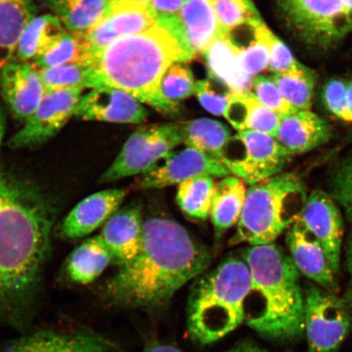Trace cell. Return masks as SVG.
<instances>
[{
	"instance_id": "cell-11",
	"label": "cell",
	"mask_w": 352,
	"mask_h": 352,
	"mask_svg": "<svg viewBox=\"0 0 352 352\" xmlns=\"http://www.w3.org/2000/svg\"><path fill=\"white\" fill-rule=\"evenodd\" d=\"M82 91H47L24 126L12 136L8 145L14 149L33 148L54 138L74 116Z\"/></svg>"
},
{
	"instance_id": "cell-37",
	"label": "cell",
	"mask_w": 352,
	"mask_h": 352,
	"mask_svg": "<svg viewBox=\"0 0 352 352\" xmlns=\"http://www.w3.org/2000/svg\"><path fill=\"white\" fill-rule=\"evenodd\" d=\"M222 34L261 21L252 0H211Z\"/></svg>"
},
{
	"instance_id": "cell-7",
	"label": "cell",
	"mask_w": 352,
	"mask_h": 352,
	"mask_svg": "<svg viewBox=\"0 0 352 352\" xmlns=\"http://www.w3.org/2000/svg\"><path fill=\"white\" fill-rule=\"evenodd\" d=\"M281 19L307 46L328 50L352 32L343 0H276Z\"/></svg>"
},
{
	"instance_id": "cell-19",
	"label": "cell",
	"mask_w": 352,
	"mask_h": 352,
	"mask_svg": "<svg viewBox=\"0 0 352 352\" xmlns=\"http://www.w3.org/2000/svg\"><path fill=\"white\" fill-rule=\"evenodd\" d=\"M126 195V189L110 188L87 197L61 223L60 234L68 239L91 234L120 209Z\"/></svg>"
},
{
	"instance_id": "cell-13",
	"label": "cell",
	"mask_w": 352,
	"mask_h": 352,
	"mask_svg": "<svg viewBox=\"0 0 352 352\" xmlns=\"http://www.w3.org/2000/svg\"><path fill=\"white\" fill-rule=\"evenodd\" d=\"M199 175L224 178L232 175L221 162L192 147L173 151L148 173L140 175L136 186L142 189H160L179 186Z\"/></svg>"
},
{
	"instance_id": "cell-20",
	"label": "cell",
	"mask_w": 352,
	"mask_h": 352,
	"mask_svg": "<svg viewBox=\"0 0 352 352\" xmlns=\"http://www.w3.org/2000/svg\"><path fill=\"white\" fill-rule=\"evenodd\" d=\"M144 223L142 206L133 202L116 211L104 224L100 236L118 266L131 261L140 252Z\"/></svg>"
},
{
	"instance_id": "cell-49",
	"label": "cell",
	"mask_w": 352,
	"mask_h": 352,
	"mask_svg": "<svg viewBox=\"0 0 352 352\" xmlns=\"http://www.w3.org/2000/svg\"><path fill=\"white\" fill-rule=\"evenodd\" d=\"M343 2H344L347 10H349L352 21V0H343Z\"/></svg>"
},
{
	"instance_id": "cell-39",
	"label": "cell",
	"mask_w": 352,
	"mask_h": 352,
	"mask_svg": "<svg viewBox=\"0 0 352 352\" xmlns=\"http://www.w3.org/2000/svg\"><path fill=\"white\" fill-rule=\"evenodd\" d=\"M250 92L263 107L278 113L281 117L296 110L285 99L271 77L256 76L252 78Z\"/></svg>"
},
{
	"instance_id": "cell-32",
	"label": "cell",
	"mask_w": 352,
	"mask_h": 352,
	"mask_svg": "<svg viewBox=\"0 0 352 352\" xmlns=\"http://www.w3.org/2000/svg\"><path fill=\"white\" fill-rule=\"evenodd\" d=\"M90 56L85 33L69 32L66 30L32 63L41 70L65 64L87 63Z\"/></svg>"
},
{
	"instance_id": "cell-14",
	"label": "cell",
	"mask_w": 352,
	"mask_h": 352,
	"mask_svg": "<svg viewBox=\"0 0 352 352\" xmlns=\"http://www.w3.org/2000/svg\"><path fill=\"white\" fill-rule=\"evenodd\" d=\"M323 246L333 274L340 272L344 221L340 206L327 192L315 190L307 196L300 219Z\"/></svg>"
},
{
	"instance_id": "cell-35",
	"label": "cell",
	"mask_w": 352,
	"mask_h": 352,
	"mask_svg": "<svg viewBox=\"0 0 352 352\" xmlns=\"http://www.w3.org/2000/svg\"><path fill=\"white\" fill-rule=\"evenodd\" d=\"M270 29L262 21L253 26V37L248 45L239 48V63L243 72L250 77L257 76L268 68L270 47L268 33Z\"/></svg>"
},
{
	"instance_id": "cell-23",
	"label": "cell",
	"mask_w": 352,
	"mask_h": 352,
	"mask_svg": "<svg viewBox=\"0 0 352 352\" xmlns=\"http://www.w3.org/2000/svg\"><path fill=\"white\" fill-rule=\"evenodd\" d=\"M210 76L233 95L249 94L252 77L246 74L239 63V48L227 34H220L204 52Z\"/></svg>"
},
{
	"instance_id": "cell-1",
	"label": "cell",
	"mask_w": 352,
	"mask_h": 352,
	"mask_svg": "<svg viewBox=\"0 0 352 352\" xmlns=\"http://www.w3.org/2000/svg\"><path fill=\"white\" fill-rule=\"evenodd\" d=\"M54 214L32 184L0 178V320L19 322L38 296Z\"/></svg>"
},
{
	"instance_id": "cell-9",
	"label": "cell",
	"mask_w": 352,
	"mask_h": 352,
	"mask_svg": "<svg viewBox=\"0 0 352 352\" xmlns=\"http://www.w3.org/2000/svg\"><path fill=\"white\" fill-rule=\"evenodd\" d=\"M292 157L274 136L242 131L228 142L223 165L252 186L283 173Z\"/></svg>"
},
{
	"instance_id": "cell-5",
	"label": "cell",
	"mask_w": 352,
	"mask_h": 352,
	"mask_svg": "<svg viewBox=\"0 0 352 352\" xmlns=\"http://www.w3.org/2000/svg\"><path fill=\"white\" fill-rule=\"evenodd\" d=\"M196 279L188 299V333L206 345L234 331L246 318L252 276L243 258L230 256Z\"/></svg>"
},
{
	"instance_id": "cell-30",
	"label": "cell",
	"mask_w": 352,
	"mask_h": 352,
	"mask_svg": "<svg viewBox=\"0 0 352 352\" xmlns=\"http://www.w3.org/2000/svg\"><path fill=\"white\" fill-rule=\"evenodd\" d=\"M65 32L63 22L56 16H35L21 34L16 59L22 63H32Z\"/></svg>"
},
{
	"instance_id": "cell-21",
	"label": "cell",
	"mask_w": 352,
	"mask_h": 352,
	"mask_svg": "<svg viewBox=\"0 0 352 352\" xmlns=\"http://www.w3.org/2000/svg\"><path fill=\"white\" fill-rule=\"evenodd\" d=\"M328 122L311 110H294L281 118L275 138L290 155L305 153L329 142Z\"/></svg>"
},
{
	"instance_id": "cell-36",
	"label": "cell",
	"mask_w": 352,
	"mask_h": 352,
	"mask_svg": "<svg viewBox=\"0 0 352 352\" xmlns=\"http://www.w3.org/2000/svg\"><path fill=\"white\" fill-rule=\"evenodd\" d=\"M39 72L46 91L89 88V69L87 63L52 66Z\"/></svg>"
},
{
	"instance_id": "cell-26",
	"label": "cell",
	"mask_w": 352,
	"mask_h": 352,
	"mask_svg": "<svg viewBox=\"0 0 352 352\" xmlns=\"http://www.w3.org/2000/svg\"><path fill=\"white\" fill-rule=\"evenodd\" d=\"M223 116L237 131H259L274 138L283 118L263 107L250 92L232 95Z\"/></svg>"
},
{
	"instance_id": "cell-43",
	"label": "cell",
	"mask_w": 352,
	"mask_h": 352,
	"mask_svg": "<svg viewBox=\"0 0 352 352\" xmlns=\"http://www.w3.org/2000/svg\"><path fill=\"white\" fill-rule=\"evenodd\" d=\"M186 2V0H152L148 7L157 19L160 16L178 14Z\"/></svg>"
},
{
	"instance_id": "cell-10",
	"label": "cell",
	"mask_w": 352,
	"mask_h": 352,
	"mask_svg": "<svg viewBox=\"0 0 352 352\" xmlns=\"http://www.w3.org/2000/svg\"><path fill=\"white\" fill-rule=\"evenodd\" d=\"M182 143L179 125L140 127L123 144L116 160L100 176V182H114L146 173Z\"/></svg>"
},
{
	"instance_id": "cell-45",
	"label": "cell",
	"mask_w": 352,
	"mask_h": 352,
	"mask_svg": "<svg viewBox=\"0 0 352 352\" xmlns=\"http://www.w3.org/2000/svg\"><path fill=\"white\" fill-rule=\"evenodd\" d=\"M224 352H267L256 343L252 341L245 340L237 343L232 349Z\"/></svg>"
},
{
	"instance_id": "cell-40",
	"label": "cell",
	"mask_w": 352,
	"mask_h": 352,
	"mask_svg": "<svg viewBox=\"0 0 352 352\" xmlns=\"http://www.w3.org/2000/svg\"><path fill=\"white\" fill-rule=\"evenodd\" d=\"M323 100L328 111L343 122L352 123L347 96V82L333 78L324 87Z\"/></svg>"
},
{
	"instance_id": "cell-15",
	"label": "cell",
	"mask_w": 352,
	"mask_h": 352,
	"mask_svg": "<svg viewBox=\"0 0 352 352\" xmlns=\"http://www.w3.org/2000/svg\"><path fill=\"white\" fill-rule=\"evenodd\" d=\"M155 24L156 16L148 6L134 0H113L103 19L85 33L90 54L118 39L144 32Z\"/></svg>"
},
{
	"instance_id": "cell-12",
	"label": "cell",
	"mask_w": 352,
	"mask_h": 352,
	"mask_svg": "<svg viewBox=\"0 0 352 352\" xmlns=\"http://www.w3.org/2000/svg\"><path fill=\"white\" fill-rule=\"evenodd\" d=\"M156 24L179 42L186 61L204 54L222 34L211 0H186L178 14L157 17Z\"/></svg>"
},
{
	"instance_id": "cell-44",
	"label": "cell",
	"mask_w": 352,
	"mask_h": 352,
	"mask_svg": "<svg viewBox=\"0 0 352 352\" xmlns=\"http://www.w3.org/2000/svg\"><path fill=\"white\" fill-rule=\"evenodd\" d=\"M344 258L347 274H349V283L342 298L349 307L352 314V230L347 236L344 246Z\"/></svg>"
},
{
	"instance_id": "cell-47",
	"label": "cell",
	"mask_w": 352,
	"mask_h": 352,
	"mask_svg": "<svg viewBox=\"0 0 352 352\" xmlns=\"http://www.w3.org/2000/svg\"><path fill=\"white\" fill-rule=\"evenodd\" d=\"M4 130H6V118H4V113L2 108L0 107V149H1ZM3 175L1 171V167H0V178L3 177Z\"/></svg>"
},
{
	"instance_id": "cell-6",
	"label": "cell",
	"mask_w": 352,
	"mask_h": 352,
	"mask_svg": "<svg viewBox=\"0 0 352 352\" xmlns=\"http://www.w3.org/2000/svg\"><path fill=\"white\" fill-rule=\"evenodd\" d=\"M307 196L305 183L292 173L249 186L231 245L274 243L301 219Z\"/></svg>"
},
{
	"instance_id": "cell-29",
	"label": "cell",
	"mask_w": 352,
	"mask_h": 352,
	"mask_svg": "<svg viewBox=\"0 0 352 352\" xmlns=\"http://www.w3.org/2000/svg\"><path fill=\"white\" fill-rule=\"evenodd\" d=\"M69 32L86 33L107 14L113 0H43Z\"/></svg>"
},
{
	"instance_id": "cell-28",
	"label": "cell",
	"mask_w": 352,
	"mask_h": 352,
	"mask_svg": "<svg viewBox=\"0 0 352 352\" xmlns=\"http://www.w3.org/2000/svg\"><path fill=\"white\" fill-rule=\"evenodd\" d=\"M182 143L218 160L223 164L226 149L232 138L228 126L210 118H197L179 125Z\"/></svg>"
},
{
	"instance_id": "cell-38",
	"label": "cell",
	"mask_w": 352,
	"mask_h": 352,
	"mask_svg": "<svg viewBox=\"0 0 352 352\" xmlns=\"http://www.w3.org/2000/svg\"><path fill=\"white\" fill-rule=\"evenodd\" d=\"M327 192L352 223V153L341 158L330 170Z\"/></svg>"
},
{
	"instance_id": "cell-46",
	"label": "cell",
	"mask_w": 352,
	"mask_h": 352,
	"mask_svg": "<svg viewBox=\"0 0 352 352\" xmlns=\"http://www.w3.org/2000/svg\"><path fill=\"white\" fill-rule=\"evenodd\" d=\"M143 352H182L176 347L170 345L160 344V343H153L145 349Z\"/></svg>"
},
{
	"instance_id": "cell-3",
	"label": "cell",
	"mask_w": 352,
	"mask_h": 352,
	"mask_svg": "<svg viewBox=\"0 0 352 352\" xmlns=\"http://www.w3.org/2000/svg\"><path fill=\"white\" fill-rule=\"evenodd\" d=\"M176 63H186L182 47L155 24L92 54L87 63L89 88H116L160 110L162 78Z\"/></svg>"
},
{
	"instance_id": "cell-50",
	"label": "cell",
	"mask_w": 352,
	"mask_h": 352,
	"mask_svg": "<svg viewBox=\"0 0 352 352\" xmlns=\"http://www.w3.org/2000/svg\"><path fill=\"white\" fill-rule=\"evenodd\" d=\"M134 1L144 4V6H149V4L151 3L152 0H134Z\"/></svg>"
},
{
	"instance_id": "cell-4",
	"label": "cell",
	"mask_w": 352,
	"mask_h": 352,
	"mask_svg": "<svg viewBox=\"0 0 352 352\" xmlns=\"http://www.w3.org/2000/svg\"><path fill=\"white\" fill-rule=\"evenodd\" d=\"M252 276V292L262 308L248 324L267 340L287 342L305 333V298L298 272L289 255L275 243L249 246L242 254Z\"/></svg>"
},
{
	"instance_id": "cell-48",
	"label": "cell",
	"mask_w": 352,
	"mask_h": 352,
	"mask_svg": "<svg viewBox=\"0 0 352 352\" xmlns=\"http://www.w3.org/2000/svg\"><path fill=\"white\" fill-rule=\"evenodd\" d=\"M347 96H349V104L352 116V81L347 82Z\"/></svg>"
},
{
	"instance_id": "cell-25",
	"label": "cell",
	"mask_w": 352,
	"mask_h": 352,
	"mask_svg": "<svg viewBox=\"0 0 352 352\" xmlns=\"http://www.w3.org/2000/svg\"><path fill=\"white\" fill-rule=\"evenodd\" d=\"M246 184L235 175L222 178L215 186L209 217L215 235L222 236L236 226L245 199Z\"/></svg>"
},
{
	"instance_id": "cell-34",
	"label": "cell",
	"mask_w": 352,
	"mask_h": 352,
	"mask_svg": "<svg viewBox=\"0 0 352 352\" xmlns=\"http://www.w3.org/2000/svg\"><path fill=\"white\" fill-rule=\"evenodd\" d=\"M271 78L294 109L311 110L316 81L314 72L305 67L296 72L274 74Z\"/></svg>"
},
{
	"instance_id": "cell-41",
	"label": "cell",
	"mask_w": 352,
	"mask_h": 352,
	"mask_svg": "<svg viewBox=\"0 0 352 352\" xmlns=\"http://www.w3.org/2000/svg\"><path fill=\"white\" fill-rule=\"evenodd\" d=\"M270 63L268 70L274 74H288L298 72L306 66L294 57L286 44L270 30L268 33Z\"/></svg>"
},
{
	"instance_id": "cell-22",
	"label": "cell",
	"mask_w": 352,
	"mask_h": 352,
	"mask_svg": "<svg viewBox=\"0 0 352 352\" xmlns=\"http://www.w3.org/2000/svg\"><path fill=\"white\" fill-rule=\"evenodd\" d=\"M4 352H110L98 336L86 332L41 330L12 343Z\"/></svg>"
},
{
	"instance_id": "cell-18",
	"label": "cell",
	"mask_w": 352,
	"mask_h": 352,
	"mask_svg": "<svg viewBox=\"0 0 352 352\" xmlns=\"http://www.w3.org/2000/svg\"><path fill=\"white\" fill-rule=\"evenodd\" d=\"M0 88L12 116L25 122L45 94L39 70L32 63L15 60L0 72Z\"/></svg>"
},
{
	"instance_id": "cell-24",
	"label": "cell",
	"mask_w": 352,
	"mask_h": 352,
	"mask_svg": "<svg viewBox=\"0 0 352 352\" xmlns=\"http://www.w3.org/2000/svg\"><path fill=\"white\" fill-rule=\"evenodd\" d=\"M34 16L32 0H0V72L16 60L21 34Z\"/></svg>"
},
{
	"instance_id": "cell-17",
	"label": "cell",
	"mask_w": 352,
	"mask_h": 352,
	"mask_svg": "<svg viewBox=\"0 0 352 352\" xmlns=\"http://www.w3.org/2000/svg\"><path fill=\"white\" fill-rule=\"evenodd\" d=\"M148 113L126 92L109 87L94 88L82 96L74 117L85 121L140 123Z\"/></svg>"
},
{
	"instance_id": "cell-42",
	"label": "cell",
	"mask_w": 352,
	"mask_h": 352,
	"mask_svg": "<svg viewBox=\"0 0 352 352\" xmlns=\"http://www.w3.org/2000/svg\"><path fill=\"white\" fill-rule=\"evenodd\" d=\"M195 94L202 107L217 116H223L233 95L230 91L220 90L209 80L197 82Z\"/></svg>"
},
{
	"instance_id": "cell-27",
	"label": "cell",
	"mask_w": 352,
	"mask_h": 352,
	"mask_svg": "<svg viewBox=\"0 0 352 352\" xmlns=\"http://www.w3.org/2000/svg\"><path fill=\"white\" fill-rule=\"evenodd\" d=\"M112 261V255L100 236H92L69 255L66 274L74 283L89 284L98 278Z\"/></svg>"
},
{
	"instance_id": "cell-33",
	"label": "cell",
	"mask_w": 352,
	"mask_h": 352,
	"mask_svg": "<svg viewBox=\"0 0 352 352\" xmlns=\"http://www.w3.org/2000/svg\"><path fill=\"white\" fill-rule=\"evenodd\" d=\"M196 83L191 70L186 66L175 64L167 70L160 85V108L164 113L176 112V107L183 100L195 94Z\"/></svg>"
},
{
	"instance_id": "cell-16",
	"label": "cell",
	"mask_w": 352,
	"mask_h": 352,
	"mask_svg": "<svg viewBox=\"0 0 352 352\" xmlns=\"http://www.w3.org/2000/svg\"><path fill=\"white\" fill-rule=\"evenodd\" d=\"M285 242L298 272L320 288L338 294L337 276L330 267L323 246L301 219L289 228Z\"/></svg>"
},
{
	"instance_id": "cell-2",
	"label": "cell",
	"mask_w": 352,
	"mask_h": 352,
	"mask_svg": "<svg viewBox=\"0 0 352 352\" xmlns=\"http://www.w3.org/2000/svg\"><path fill=\"white\" fill-rule=\"evenodd\" d=\"M211 258L209 249L177 221L148 218L144 223L140 252L108 281L107 296L124 307H161L208 271Z\"/></svg>"
},
{
	"instance_id": "cell-8",
	"label": "cell",
	"mask_w": 352,
	"mask_h": 352,
	"mask_svg": "<svg viewBox=\"0 0 352 352\" xmlns=\"http://www.w3.org/2000/svg\"><path fill=\"white\" fill-rule=\"evenodd\" d=\"M307 352H338L352 329V314L343 298L316 284L303 289Z\"/></svg>"
},
{
	"instance_id": "cell-31",
	"label": "cell",
	"mask_w": 352,
	"mask_h": 352,
	"mask_svg": "<svg viewBox=\"0 0 352 352\" xmlns=\"http://www.w3.org/2000/svg\"><path fill=\"white\" fill-rule=\"evenodd\" d=\"M215 186L214 178L199 175L179 184L176 192V202L184 214L197 219H208Z\"/></svg>"
}]
</instances>
